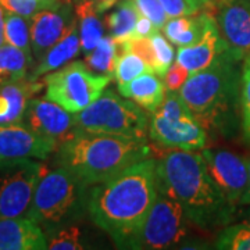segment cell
Wrapping results in <instances>:
<instances>
[{"mask_svg":"<svg viewBox=\"0 0 250 250\" xmlns=\"http://www.w3.org/2000/svg\"><path fill=\"white\" fill-rule=\"evenodd\" d=\"M156 166L153 159L138 161L90 189V218L118 248L129 249L157 197Z\"/></svg>","mask_w":250,"mask_h":250,"instance_id":"1","label":"cell"},{"mask_svg":"<svg viewBox=\"0 0 250 250\" xmlns=\"http://www.w3.org/2000/svg\"><path fill=\"white\" fill-rule=\"evenodd\" d=\"M157 185L182 206L189 223L207 231L232 223V206L211 179L202 153L174 149L157 161Z\"/></svg>","mask_w":250,"mask_h":250,"instance_id":"2","label":"cell"},{"mask_svg":"<svg viewBox=\"0 0 250 250\" xmlns=\"http://www.w3.org/2000/svg\"><path fill=\"white\" fill-rule=\"evenodd\" d=\"M57 146V163L88 187L113 178L138 161L147 159L149 147L142 139L118 135L74 131Z\"/></svg>","mask_w":250,"mask_h":250,"instance_id":"3","label":"cell"},{"mask_svg":"<svg viewBox=\"0 0 250 250\" xmlns=\"http://www.w3.org/2000/svg\"><path fill=\"white\" fill-rule=\"evenodd\" d=\"M241 60L228 49L210 67L189 75L179 89L181 98L205 129H221L233 118L241 86L236 64Z\"/></svg>","mask_w":250,"mask_h":250,"instance_id":"4","label":"cell"},{"mask_svg":"<svg viewBox=\"0 0 250 250\" xmlns=\"http://www.w3.org/2000/svg\"><path fill=\"white\" fill-rule=\"evenodd\" d=\"M88 185L65 167L45 170L38 181L27 217L43 231L71 224L88 211Z\"/></svg>","mask_w":250,"mask_h":250,"instance_id":"5","label":"cell"},{"mask_svg":"<svg viewBox=\"0 0 250 250\" xmlns=\"http://www.w3.org/2000/svg\"><path fill=\"white\" fill-rule=\"evenodd\" d=\"M74 131L118 135L145 141L149 129L147 117L134 100L104 90L92 104L72 114Z\"/></svg>","mask_w":250,"mask_h":250,"instance_id":"6","label":"cell"},{"mask_svg":"<svg viewBox=\"0 0 250 250\" xmlns=\"http://www.w3.org/2000/svg\"><path fill=\"white\" fill-rule=\"evenodd\" d=\"M152 141L163 147L200 150L207 143V131L199 124L178 92H168L149 121Z\"/></svg>","mask_w":250,"mask_h":250,"instance_id":"7","label":"cell"},{"mask_svg":"<svg viewBox=\"0 0 250 250\" xmlns=\"http://www.w3.org/2000/svg\"><path fill=\"white\" fill-rule=\"evenodd\" d=\"M111 78L92 71L85 62H72L46 75V98L75 114L92 104Z\"/></svg>","mask_w":250,"mask_h":250,"instance_id":"8","label":"cell"},{"mask_svg":"<svg viewBox=\"0 0 250 250\" xmlns=\"http://www.w3.org/2000/svg\"><path fill=\"white\" fill-rule=\"evenodd\" d=\"M188 221L182 206L159 188L157 197L129 249L159 250L172 248L188 235Z\"/></svg>","mask_w":250,"mask_h":250,"instance_id":"9","label":"cell"},{"mask_svg":"<svg viewBox=\"0 0 250 250\" xmlns=\"http://www.w3.org/2000/svg\"><path fill=\"white\" fill-rule=\"evenodd\" d=\"M45 166L34 159L0 161V220L27 215Z\"/></svg>","mask_w":250,"mask_h":250,"instance_id":"10","label":"cell"},{"mask_svg":"<svg viewBox=\"0 0 250 250\" xmlns=\"http://www.w3.org/2000/svg\"><path fill=\"white\" fill-rule=\"evenodd\" d=\"M202 156L210 177L227 200L235 207L239 206L249 181L246 159L225 149H203Z\"/></svg>","mask_w":250,"mask_h":250,"instance_id":"11","label":"cell"},{"mask_svg":"<svg viewBox=\"0 0 250 250\" xmlns=\"http://www.w3.org/2000/svg\"><path fill=\"white\" fill-rule=\"evenodd\" d=\"M207 9L228 49L245 59L250 53V0H211Z\"/></svg>","mask_w":250,"mask_h":250,"instance_id":"12","label":"cell"},{"mask_svg":"<svg viewBox=\"0 0 250 250\" xmlns=\"http://www.w3.org/2000/svg\"><path fill=\"white\" fill-rule=\"evenodd\" d=\"M29 21L32 56L39 62L46 52L62 39L75 21V11L71 0H62L52 7L42 9Z\"/></svg>","mask_w":250,"mask_h":250,"instance_id":"13","label":"cell"},{"mask_svg":"<svg viewBox=\"0 0 250 250\" xmlns=\"http://www.w3.org/2000/svg\"><path fill=\"white\" fill-rule=\"evenodd\" d=\"M57 146V139L38 134L22 123L0 125V161L45 160Z\"/></svg>","mask_w":250,"mask_h":250,"instance_id":"14","label":"cell"},{"mask_svg":"<svg viewBox=\"0 0 250 250\" xmlns=\"http://www.w3.org/2000/svg\"><path fill=\"white\" fill-rule=\"evenodd\" d=\"M22 123L38 134L54 138L59 142L74 129L71 113L47 98L29 99Z\"/></svg>","mask_w":250,"mask_h":250,"instance_id":"15","label":"cell"},{"mask_svg":"<svg viewBox=\"0 0 250 250\" xmlns=\"http://www.w3.org/2000/svg\"><path fill=\"white\" fill-rule=\"evenodd\" d=\"M227 50L228 46L225 45L220 35L215 18L210 13L203 36L193 45L179 47L177 52V62L184 65L192 75L210 67Z\"/></svg>","mask_w":250,"mask_h":250,"instance_id":"16","label":"cell"},{"mask_svg":"<svg viewBox=\"0 0 250 250\" xmlns=\"http://www.w3.org/2000/svg\"><path fill=\"white\" fill-rule=\"evenodd\" d=\"M43 228L27 215L0 220V250H45Z\"/></svg>","mask_w":250,"mask_h":250,"instance_id":"17","label":"cell"},{"mask_svg":"<svg viewBox=\"0 0 250 250\" xmlns=\"http://www.w3.org/2000/svg\"><path fill=\"white\" fill-rule=\"evenodd\" d=\"M42 86L43 83L28 78L0 85V125L22 123L29 99Z\"/></svg>","mask_w":250,"mask_h":250,"instance_id":"18","label":"cell"},{"mask_svg":"<svg viewBox=\"0 0 250 250\" xmlns=\"http://www.w3.org/2000/svg\"><path fill=\"white\" fill-rule=\"evenodd\" d=\"M80 29H78L77 18H75V21L72 22L71 27L68 28V31L64 34L62 39L57 43H54L46 52L45 56L38 62V65L34 68V71L31 72L28 80L36 81L46 74H49V72L62 68V65L70 62L74 56L80 53Z\"/></svg>","mask_w":250,"mask_h":250,"instance_id":"19","label":"cell"},{"mask_svg":"<svg viewBox=\"0 0 250 250\" xmlns=\"http://www.w3.org/2000/svg\"><path fill=\"white\" fill-rule=\"evenodd\" d=\"M118 90L124 98L134 100L136 104L153 113L160 107L167 89L154 72L146 71L126 83L118 85Z\"/></svg>","mask_w":250,"mask_h":250,"instance_id":"20","label":"cell"},{"mask_svg":"<svg viewBox=\"0 0 250 250\" xmlns=\"http://www.w3.org/2000/svg\"><path fill=\"white\" fill-rule=\"evenodd\" d=\"M208 18L210 11L197 13L193 16L168 18L161 29L172 45L178 47L190 46L196 43L203 36Z\"/></svg>","mask_w":250,"mask_h":250,"instance_id":"21","label":"cell"},{"mask_svg":"<svg viewBox=\"0 0 250 250\" xmlns=\"http://www.w3.org/2000/svg\"><path fill=\"white\" fill-rule=\"evenodd\" d=\"M74 11L80 29L81 50L85 56L102 41L104 36V28L99 18L100 13L89 0H74Z\"/></svg>","mask_w":250,"mask_h":250,"instance_id":"22","label":"cell"},{"mask_svg":"<svg viewBox=\"0 0 250 250\" xmlns=\"http://www.w3.org/2000/svg\"><path fill=\"white\" fill-rule=\"evenodd\" d=\"M139 18V11L135 7L132 0H120L116 9L106 16V28L110 35L116 39L118 45L134 35L135 27Z\"/></svg>","mask_w":250,"mask_h":250,"instance_id":"23","label":"cell"},{"mask_svg":"<svg viewBox=\"0 0 250 250\" xmlns=\"http://www.w3.org/2000/svg\"><path fill=\"white\" fill-rule=\"evenodd\" d=\"M32 59L22 50L4 43L0 46V85L25 80Z\"/></svg>","mask_w":250,"mask_h":250,"instance_id":"24","label":"cell"},{"mask_svg":"<svg viewBox=\"0 0 250 250\" xmlns=\"http://www.w3.org/2000/svg\"><path fill=\"white\" fill-rule=\"evenodd\" d=\"M117 47H118V43L113 36H103L98 46L92 52L85 54V64L92 71L113 77L117 57H118Z\"/></svg>","mask_w":250,"mask_h":250,"instance_id":"25","label":"cell"},{"mask_svg":"<svg viewBox=\"0 0 250 250\" xmlns=\"http://www.w3.org/2000/svg\"><path fill=\"white\" fill-rule=\"evenodd\" d=\"M29 20L18 14L6 13L4 16V41L7 45L14 46L22 50L28 57L32 59V46H31V28Z\"/></svg>","mask_w":250,"mask_h":250,"instance_id":"26","label":"cell"},{"mask_svg":"<svg viewBox=\"0 0 250 250\" xmlns=\"http://www.w3.org/2000/svg\"><path fill=\"white\" fill-rule=\"evenodd\" d=\"M47 249L52 250H82L85 245L82 242V231L74 224H65L62 227L46 231Z\"/></svg>","mask_w":250,"mask_h":250,"instance_id":"27","label":"cell"},{"mask_svg":"<svg viewBox=\"0 0 250 250\" xmlns=\"http://www.w3.org/2000/svg\"><path fill=\"white\" fill-rule=\"evenodd\" d=\"M215 249L250 250V224L242 221L224 228L215 241Z\"/></svg>","mask_w":250,"mask_h":250,"instance_id":"28","label":"cell"},{"mask_svg":"<svg viewBox=\"0 0 250 250\" xmlns=\"http://www.w3.org/2000/svg\"><path fill=\"white\" fill-rule=\"evenodd\" d=\"M146 71H150L147 64L139 56L129 52H124L123 56H118L114 68V77L118 85L126 83Z\"/></svg>","mask_w":250,"mask_h":250,"instance_id":"29","label":"cell"},{"mask_svg":"<svg viewBox=\"0 0 250 250\" xmlns=\"http://www.w3.org/2000/svg\"><path fill=\"white\" fill-rule=\"evenodd\" d=\"M239 107H241L242 135L250 143V53L245 56L239 86Z\"/></svg>","mask_w":250,"mask_h":250,"instance_id":"30","label":"cell"},{"mask_svg":"<svg viewBox=\"0 0 250 250\" xmlns=\"http://www.w3.org/2000/svg\"><path fill=\"white\" fill-rule=\"evenodd\" d=\"M150 41H152L154 54H156V62H157L156 74L159 77H164V74L170 68V65L175 59L172 43L167 39V36L163 35L159 31L150 36Z\"/></svg>","mask_w":250,"mask_h":250,"instance_id":"31","label":"cell"},{"mask_svg":"<svg viewBox=\"0 0 250 250\" xmlns=\"http://www.w3.org/2000/svg\"><path fill=\"white\" fill-rule=\"evenodd\" d=\"M120 46H123L124 52H129V53L139 56L143 62L147 64L150 71L156 72V70H157V62H156V54H154V49H153L150 38L132 35Z\"/></svg>","mask_w":250,"mask_h":250,"instance_id":"32","label":"cell"},{"mask_svg":"<svg viewBox=\"0 0 250 250\" xmlns=\"http://www.w3.org/2000/svg\"><path fill=\"white\" fill-rule=\"evenodd\" d=\"M166 11L167 17H184V16H193L200 10L207 9L203 0H159Z\"/></svg>","mask_w":250,"mask_h":250,"instance_id":"33","label":"cell"},{"mask_svg":"<svg viewBox=\"0 0 250 250\" xmlns=\"http://www.w3.org/2000/svg\"><path fill=\"white\" fill-rule=\"evenodd\" d=\"M0 6L4 9L6 13L18 14L21 17H25L27 20H31L42 9L52 7V6H46L41 0H0Z\"/></svg>","mask_w":250,"mask_h":250,"instance_id":"34","label":"cell"},{"mask_svg":"<svg viewBox=\"0 0 250 250\" xmlns=\"http://www.w3.org/2000/svg\"><path fill=\"white\" fill-rule=\"evenodd\" d=\"M132 3L138 9L139 14L149 18L159 29H161L167 22L168 17L159 0H132Z\"/></svg>","mask_w":250,"mask_h":250,"instance_id":"35","label":"cell"},{"mask_svg":"<svg viewBox=\"0 0 250 250\" xmlns=\"http://www.w3.org/2000/svg\"><path fill=\"white\" fill-rule=\"evenodd\" d=\"M190 72L188 71L184 65H181L179 62H172L170 65V68L167 70V72L164 74V85L166 89L168 92H179V89L182 88V85L185 83V81L189 78Z\"/></svg>","mask_w":250,"mask_h":250,"instance_id":"36","label":"cell"},{"mask_svg":"<svg viewBox=\"0 0 250 250\" xmlns=\"http://www.w3.org/2000/svg\"><path fill=\"white\" fill-rule=\"evenodd\" d=\"M159 31V28L153 24L152 21L145 16L139 14L138 18V22H136V27H135V36H145V38H150L153 34H156Z\"/></svg>","mask_w":250,"mask_h":250,"instance_id":"37","label":"cell"},{"mask_svg":"<svg viewBox=\"0 0 250 250\" xmlns=\"http://www.w3.org/2000/svg\"><path fill=\"white\" fill-rule=\"evenodd\" d=\"M89 1L93 3L95 9L98 10L99 13L102 14V13H104V11L111 9L113 6H116L120 0H89Z\"/></svg>","mask_w":250,"mask_h":250,"instance_id":"38","label":"cell"},{"mask_svg":"<svg viewBox=\"0 0 250 250\" xmlns=\"http://www.w3.org/2000/svg\"><path fill=\"white\" fill-rule=\"evenodd\" d=\"M246 159V163H248V172H249V181H248V187H246V190L243 193V196L241 197V202H239V206H248L250 205V154L245 156Z\"/></svg>","mask_w":250,"mask_h":250,"instance_id":"39","label":"cell"},{"mask_svg":"<svg viewBox=\"0 0 250 250\" xmlns=\"http://www.w3.org/2000/svg\"><path fill=\"white\" fill-rule=\"evenodd\" d=\"M4 16H6V11L0 6V46L6 43V41H4Z\"/></svg>","mask_w":250,"mask_h":250,"instance_id":"40","label":"cell"},{"mask_svg":"<svg viewBox=\"0 0 250 250\" xmlns=\"http://www.w3.org/2000/svg\"><path fill=\"white\" fill-rule=\"evenodd\" d=\"M241 218L243 223H248L250 224V205H248V207L242 211Z\"/></svg>","mask_w":250,"mask_h":250,"instance_id":"41","label":"cell"},{"mask_svg":"<svg viewBox=\"0 0 250 250\" xmlns=\"http://www.w3.org/2000/svg\"><path fill=\"white\" fill-rule=\"evenodd\" d=\"M41 1H43L46 6H54V4H57L59 1H62V0H41Z\"/></svg>","mask_w":250,"mask_h":250,"instance_id":"42","label":"cell"},{"mask_svg":"<svg viewBox=\"0 0 250 250\" xmlns=\"http://www.w3.org/2000/svg\"><path fill=\"white\" fill-rule=\"evenodd\" d=\"M203 1H205L206 4H207V7H208V4L211 3V0H203Z\"/></svg>","mask_w":250,"mask_h":250,"instance_id":"43","label":"cell"}]
</instances>
